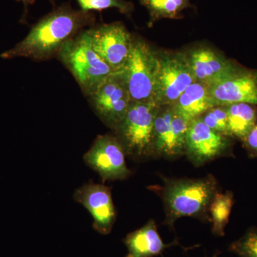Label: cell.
<instances>
[{
    "label": "cell",
    "instance_id": "1",
    "mask_svg": "<svg viewBox=\"0 0 257 257\" xmlns=\"http://www.w3.org/2000/svg\"><path fill=\"white\" fill-rule=\"evenodd\" d=\"M95 20L94 13L74 10L69 3L61 5L40 19L25 38L0 57L5 60L25 57L36 62L50 60L84 28L92 27Z\"/></svg>",
    "mask_w": 257,
    "mask_h": 257
},
{
    "label": "cell",
    "instance_id": "2",
    "mask_svg": "<svg viewBox=\"0 0 257 257\" xmlns=\"http://www.w3.org/2000/svg\"><path fill=\"white\" fill-rule=\"evenodd\" d=\"M217 192V181L211 175L200 179H165L161 187L165 224L172 227L184 216L208 219L209 207Z\"/></svg>",
    "mask_w": 257,
    "mask_h": 257
},
{
    "label": "cell",
    "instance_id": "3",
    "mask_svg": "<svg viewBox=\"0 0 257 257\" xmlns=\"http://www.w3.org/2000/svg\"><path fill=\"white\" fill-rule=\"evenodd\" d=\"M56 57L72 74L85 96L114 72L92 48L87 30L67 42Z\"/></svg>",
    "mask_w": 257,
    "mask_h": 257
},
{
    "label": "cell",
    "instance_id": "4",
    "mask_svg": "<svg viewBox=\"0 0 257 257\" xmlns=\"http://www.w3.org/2000/svg\"><path fill=\"white\" fill-rule=\"evenodd\" d=\"M157 64L158 51L145 40L134 37L127 60L116 72L122 79L133 102H154Z\"/></svg>",
    "mask_w": 257,
    "mask_h": 257
},
{
    "label": "cell",
    "instance_id": "5",
    "mask_svg": "<svg viewBox=\"0 0 257 257\" xmlns=\"http://www.w3.org/2000/svg\"><path fill=\"white\" fill-rule=\"evenodd\" d=\"M160 108L155 102H132L114 130L126 155L136 158L152 155L154 126Z\"/></svg>",
    "mask_w": 257,
    "mask_h": 257
},
{
    "label": "cell",
    "instance_id": "6",
    "mask_svg": "<svg viewBox=\"0 0 257 257\" xmlns=\"http://www.w3.org/2000/svg\"><path fill=\"white\" fill-rule=\"evenodd\" d=\"M196 80L183 52L158 51L154 102L159 106L173 105Z\"/></svg>",
    "mask_w": 257,
    "mask_h": 257
},
{
    "label": "cell",
    "instance_id": "7",
    "mask_svg": "<svg viewBox=\"0 0 257 257\" xmlns=\"http://www.w3.org/2000/svg\"><path fill=\"white\" fill-rule=\"evenodd\" d=\"M86 97L98 117L113 130L124 119L133 102L122 79L116 72Z\"/></svg>",
    "mask_w": 257,
    "mask_h": 257
},
{
    "label": "cell",
    "instance_id": "8",
    "mask_svg": "<svg viewBox=\"0 0 257 257\" xmlns=\"http://www.w3.org/2000/svg\"><path fill=\"white\" fill-rule=\"evenodd\" d=\"M87 33L91 45L97 55L114 72L124 66L127 60L134 37L121 22L90 27Z\"/></svg>",
    "mask_w": 257,
    "mask_h": 257
},
{
    "label": "cell",
    "instance_id": "9",
    "mask_svg": "<svg viewBox=\"0 0 257 257\" xmlns=\"http://www.w3.org/2000/svg\"><path fill=\"white\" fill-rule=\"evenodd\" d=\"M189 123L172 105L161 106L154 126L152 155L170 160L184 155Z\"/></svg>",
    "mask_w": 257,
    "mask_h": 257
},
{
    "label": "cell",
    "instance_id": "10",
    "mask_svg": "<svg viewBox=\"0 0 257 257\" xmlns=\"http://www.w3.org/2000/svg\"><path fill=\"white\" fill-rule=\"evenodd\" d=\"M207 87L215 105L243 102L257 106V69L236 63L226 75Z\"/></svg>",
    "mask_w": 257,
    "mask_h": 257
},
{
    "label": "cell",
    "instance_id": "11",
    "mask_svg": "<svg viewBox=\"0 0 257 257\" xmlns=\"http://www.w3.org/2000/svg\"><path fill=\"white\" fill-rule=\"evenodd\" d=\"M125 155L124 148L116 137L99 135L84 154V160L104 180H123L131 174Z\"/></svg>",
    "mask_w": 257,
    "mask_h": 257
},
{
    "label": "cell",
    "instance_id": "12",
    "mask_svg": "<svg viewBox=\"0 0 257 257\" xmlns=\"http://www.w3.org/2000/svg\"><path fill=\"white\" fill-rule=\"evenodd\" d=\"M231 143L229 137L216 133L197 117L189 123L184 155L194 166H202L229 155Z\"/></svg>",
    "mask_w": 257,
    "mask_h": 257
},
{
    "label": "cell",
    "instance_id": "13",
    "mask_svg": "<svg viewBox=\"0 0 257 257\" xmlns=\"http://www.w3.org/2000/svg\"><path fill=\"white\" fill-rule=\"evenodd\" d=\"M74 199L89 211L97 232L103 235L111 232L116 215L109 187L89 182L74 192Z\"/></svg>",
    "mask_w": 257,
    "mask_h": 257
},
{
    "label": "cell",
    "instance_id": "14",
    "mask_svg": "<svg viewBox=\"0 0 257 257\" xmlns=\"http://www.w3.org/2000/svg\"><path fill=\"white\" fill-rule=\"evenodd\" d=\"M183 53L196 82L207 86L226 75L236 64L208 45H195Z\"/></svg>",
    "mask_w": 257,
    "mask_h": 257
},
{
    "label": "cell",
    "instance_id": "15",
    "mask_svg": "<svg viewBox=\"0 0 257 257\" xmlns=\"http://www.w3.org/2000/svg\"><path fill=\"white\" fill-rule=\"evenodd\" d=\"M124 242L128 249L126 257L158 256L172 245L163 242L154 220L149 221L143 227L130 233Z\"/></svg>",
    "mask_w": 257,
    "mask_h": 257
},
{
    "label": "cell",
    "instance_id": "16",
    "mask_svg": "<svg viewBox=\"0 0 257 257\" xmlns=\"http://www.w3.org/2000/svg\"><path fill=\"white\" fill-rule=\"evenodd\" d=\"M172 106L177 114L191 121L216 105L209 94L207 86L195 82L186 89Z\"/></svg>",
    "mask_w": 257,
    "mask_h": 257
},
{
    "label": "cell",
    "instance_id": "17",
    "mask_svg": "<svg viewBox=\"0 0 257 257\" xmlns=\"http://www.w3.org/2000/svg\"><path fill=\"white\" fill-rule=\"evenodd\" d=\"M225 106L227 111L229 136L243 141L257 121L255 105L241 102Z\"/></svg>",
    "mask_w": 257,
    "mask_h": 257
},
{
    "label": "cell",
    "instance_id": "18",
    "mask_svg": "<svg viewBox=\"0 0 257 257\" xmlns=\"http://www.w3.org/2000/svg\"><path fill=\"white\" fill-rule=\"evenodd\" d=\"M150 14V26L162 19L182 18V12L191 8L190 0H140Z\"/></svg>",
    "mask_w": 257,
    "mask_h": 257
},
{
    "label": "cell",
    "instance_id": "19",
    "mask_svg": "<svg viewBox=\"0 0 257 257\" xmlns=\"http://www.w3.org/2000/svg\"><path fill=\"white\" fill-rule=\"evenodd\" d=\"M233 204L234 195L229 191L225 193L218 192L214 196L209 207V214L212 223V233L216 236H224L225 226L229 222Z\"/></svg>",
    "mask_w": 257,
    "mask_h": 257
},
{
    "label": "cell",
    "instance_id": "20",
    "mask_svg": "<svg viewBox=\"0 0 257 257\" xmlns=\"http://www.w3.org/2000/svg\"><path fill=\"white\" fill-rule=\"evenodd\" d=\"M80 7L81 10L85 13L91 11L101 12L103 10L115 8L121 14L130 16L135 10L131 2L126 0H76Z\"/></svg>",
    "mask_w": 257,
    "mask_h": 257
},
{
    "label": "cell",
    "instance_id": "21",
    "mask_svg": "<svg viewBox=\"0 0 257 257\" xmlns=\"http://www.w3.org/2000/svg\"><path fill=\"white\" fill-rule=\"evenodd\" d=\"M199 117L211 130L224 136H229L226 106L216 105L209 108Z\"/></svg>",
    "mask_w": 257,
    "mask_h": 257
},
{
    "label": "cell",
    "instance_id": "22",
    "mask_svg": "<svg viewBox=\"0 0 257 257\" xmlns=\"http://www.w3.org/2000/svg\"><path fill=\"white\" fill-rule=\"evenodd\" d=\"M229 249L240 257H257V229L248 230L242 237L231 243Z\"/></svg>",
    "mask_w": 257,
    "mask_h": 257
},
{
    "label": "cell",
    "instance_id": "23",
    "mask_svg": "<svg viewBox=\"0 0 257 257\" xmlns=\"http://www.w3.org/2000/svg\"><path fill=\"white\" fill-rule=\"evenodd\" d=\"M243 143L245 147L249 152L250 155L252 156L257 155V121L254 126L251 128L249 133L246 135V138L243 139Z\"/></svg>",
    "mask_w": 257,
    "mask_h": 257
},
{
    "label": "cell",
    "instance_id": "24",
    "mask_svg": "<svg viewBox=\"0 0 257 257\" xmlns=\"http://www.w3.org/2000/svg\"><path fill=\"white\" fill-rule=\"evenodd\" d=\"M18 2H22L23 3L24 5H25V15H24V18H25L26 16L27 10H28V7L30 5H33L34 3H35V0H17Z\"/></svg>",
    "mask_w": 257,
    "mask_h": 257
},
{
    "label": "cell",
    "instance_id": "25",
    "mask_svg": "<svg viewBox=\"0 0 257 257\" xmlns=\"http://www.w3.org/2000/svg\"><path fill=\"white\" fill-rule=\"evenodd\" d=\"M217 256V254H216L215 256H214V257H216Z\"/></svg>",
    "mask_w": 257,
    "mask_h": 257
}]
</instances>
